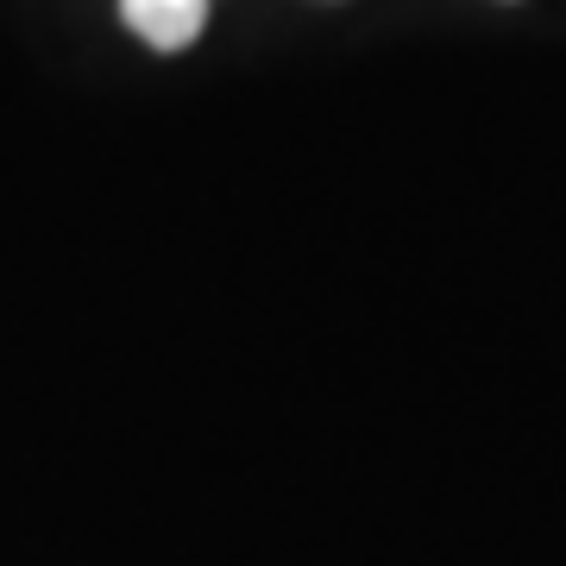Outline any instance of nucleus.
I'll list each match as a JSON object with an SVG mask.
<instances>
[{
	"mask_svg": "<svg viewBox=\"0 0 566 566\" xmlns=\"http://www.w3.org/2000/svg\"><path fill=\"white\" fill-rule=\"evenodd\" d=\"M120 13H126V25H133L145 44H158V51H182V44L202 39L208 0H120Z\"/></svg>",
	"mask_w": 566,
	"mask_h": 566,
	"instance_id": "obj_1",
	"label": "nucleus"
}]
</instances>
